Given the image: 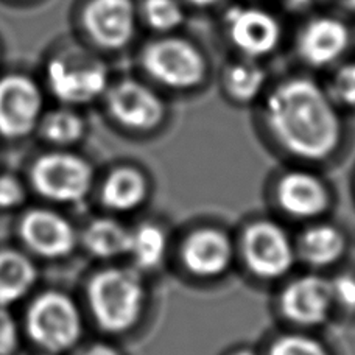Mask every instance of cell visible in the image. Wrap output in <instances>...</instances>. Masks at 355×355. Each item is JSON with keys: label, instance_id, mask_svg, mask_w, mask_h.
<instances>
[{"label": "cell", "instance_id": "obj_1", "mask_svg": "<svg viewBox=\"0 0 355 355\" xmlns=\"http://www.w3.org/2000/svg\"><path fill=\"white\" fill-rule=\"evenodd\" d=\"M265 119L282 147L304 159H324L340 144L338 114L327 94L309 78L279 85L266 98Z\"/></svg>", "mask_w": 355, "mask_h": 355}, {"label": "cell", "instance_id": "obj_2", "mask_svg": "<svg viewBox=\"0 0 355 355\" xmlns=\"http://www.w3.org/2000/svg\"><path fill=\"white\" fill-rule=\"evenodd\" d=\"M89 304L98 324L107 332L128 331L141 318L144 285L137 272L110 268L89 282Z\"/></svg>", "mask_w": 355, "mask_h": 355}, {"label": "cell", "instance_id": "obj_3", "mask_svg": "<svg viewBox=\"0 0 355 355\" xmlns=\"http://www.w3.org/2000/svg\"><path fill=\"white\" fill-rule=\"evenodd\" d=\"M142 66L161 85L172 89H192L206 77L205 55L182 37L167 36L142 50Z\"/></svg>", "mask_w": 355, "mask_h": 355}, {"label": "cell", "instance_id": "obj_4", "mask_svg": "<svg viewBox=\"0 0 355 355\" xmlns=\"http://www.w3.org/2000/svg\"><path fill=\"white\" fill-rule=\"evenodd\" d=\"M30 338L42 349L58 354L77 343L81 335V318L71 297L47 291L36 297L27 313Z\"/></svg>", "mask_w": 355, "mask_h": 355}, {"label": "cell", "instance_id": "obj_5", "mask_svg": "<svg viewBox=\"0 0 355 355\" xmlns=\"http://www.w3.org/2000/svg\"><path fill=\"white\" fill-rule=\"evenodd\" d=\"M31 184L49 200L75 202L83 200L91 190L92 168L78 156L46 155L31 167Z\"/></svg>", "mask_w": 355, "mask_h": 355}, {"label": "cell", "instance_id": "obj_6", "mask_svg": "<svg viewBox=\"0 0 355 355\" xmlns=\"http://www.w3.org/2000/svg\"><path fill=\"white\" fill-rule=\"evenodd\" d=\"M225 28L234 47L252 60L275 52L282 40L281 22L257 6H232L226 11Z\"/></svg>", "mask_w": 355, "mask_h": 355}, {"label": "cell", "instance_id": "obj_7", "mask_svg": "<svg viewBox=\"0 0 355 355\" xmlns=\"http://www.w3.org/2000/svg\"><path fill=\"white\" fill-rule=\"evenodd\" d=\"M52 91L67 103H86L97 98L107 85V69L91 56L73 55L49 66Z\"/></svg>", "mask_w": 355, "mask_h": 355}, {"label": "cell", "instance_id": "obj_8", "mask_svg": "<svg viewBox=\"0 0 355 355\" xmlns=\"http://www.w3.org/2000/svg\"><path fill=\"white\" fill-rule=\"evenodd\" d=\"M243 256L250 270L266 279L284 276L295 261V252L287 234L268 221L252 225L246 231Z\"/></svg>", "mask_w": 355, "mask_h": 355}, {"label": "cell", "instance_id": "obj_9", "mask_svg": "<svg viewBox=\"0 0 355 355\" xmlns=\"http://www.w3.org/2000/svg\"><path fill=\"white\" fill-rule=\"evenodd\" d=\"M41 106V92L30 78L10 75L0 80V135L8 139L30 135Z\"/></svg>", "mask_w": 355, "mask_h": 355}, {"label": "cell", "instance_id": "obj_10", "mask_svg": "<svg viewBox=\"0 0 355 355\" xmlns=\"http://www.w3.org/2000/svg\"><path fill=\"white\" fill-rule=\"evenodd\" d=\"M89 35L106 49H122L135 40L137 10L132 0H92L85 12Z\"/></svg>", "mask_w": 355, "mask_h": 355}, {"label": "cell", "instance_id": "obj_11", "mask_svg": "<svg viewBox=\"0 0 355 355\" xmlns=\"http://www.w3.org/2000/svg\"><path fill=\"white\" fill-rule=\"evenodd\" d=\"M112 117L132 130H151L166 116L159 95L135 80L120 81L107 95Z\"/></svg>", "mask_w": 355, "mask_h": 355}, {"label": "cell", "instance_id": "obj_12", "mask_svg": "<svg viewBox=\"0 0 355 355\" xmlns=\"http://www.w3.org/2000/svg\"><path fill=\"white\" fill-rule=\"evenodd\" d=\"M19 232L28 250L47 259L71 254L77 242L71 223L61 215L46 209H35L25 215Z\"/></svg>", "mask_w": 355, "mask_h": 355}, {"label": "cell", "instance_id": "obj_13", "mask_svg": "<svg viewBox=\"0 0 355 355\" xmlns=\"http://www.w3.org/2000/svg\"><path fill=\"white\" fill-rule=\"evenodd\" d=\"M349 44L351 31L343 21L332 16H321L312 19L301 30L297 52L307 64L324 67L340 60Z\"/></svg>", "mask_w": 355, "mask_h": 355}, {"label": "cell", "instance_id": "obj_14", "mask_svg": "<svg viewBox=\"0 0 355 355\" xmlns=\"http://www.w3.org/2000/svg\"><path fill=\"white\" fill-rule=\"evenodd\" d=\"M332 304L331 282L318 276L296 279L282 295L285 316L302 326H316L324 322Z\"/></svg>", "mask_w": 355, "mask_h": 355}, {"label": "cell", "instance_id": "obj_15", "mask_svg": "<svg viewBox=\"0 0 355 355\" xmlns=\"http://www.w3.org/2000/svg\"><path fill=\"white\" fill-rule=\"evenodd\" d=\"M182 259L196 276H218L231 263L232 246L230 239L220 231L202 230L189 237L184 245Z\"/></svg>", "mask_w": 355, "mask_h": 355}, {"label": "cell", "instance_id": "obj_16", "mask_svg": "<svg viewBox=\"0 0 355 355\" xmlns=\"http://www.w3.org/2000/svg\"><path fill=\"white\" fill-rule=\"evenodd\" d=\"M281 206L293 217L312 218L329 206V193L318 178L304 172L285 175L277 187Z\"/></svg>", "mask_w": 355, "mask_h": 355}, {"label": "cell", "instance_id": "obj_17", "mask_svg": "<svg viewBox=\"0 0 355 355\" xmlns=\"http://www.w3.org/2000/svg\"><path fill=\"white\" fill-rule=\"evenodd\" d=\"M33 262L22 252L0 251V306L5 307L27 293L36 282Z\"/></svg>", "mask_w": 355, "mask_h": 355}, {"label": "cell", "instance_id": "obj_18", "mask_svg": "<svg viewBox=\"0 0 355 355\" xmlns=\"http://www.w3.org/2000/svg\"><path fill=\"white\" fill-rule=\"evenodd\" d=\"M147 182L135 168H119L107 178L101 198L114 211H131L144 201Z\"/></svg>", "mask_w": 355, "mask_h": 355}, {"label": "cell", "instance_id": "obj_19", "mask_svg": "<svg viewBox=\"0 0 355 355\" xmlns=\"http://www.w3.org/2000/svg\"><path fill=\"white\" fill-rule=\"evenodd\" d=\"M130 236L125 227L111 218H100L87 226L83 236L85 246L94 256L101 259L117 257L128 252Z\"/></svg>", "mask_w": 355, "mask_h": 355}, {"label": "cell", "instance_id": "obj_20", "mask_svg": "<svg viewBox=\"0 0 355 355\" xmlns=\"http://www.w3.org/2000/svg\"><path fill=\"white\" fill-rule=\"evenodd\" d=\"M345 237L337 227L318 225L304 234L301 239V252L306 261L313 265H331L343 256Z\"/></svg>", "mask_w": 355, "mask_h": 355}, {"label": "cell", "instance_id": "obj_21", "mask_svg": "<svg viewBox=\"0 0 355 355\" xmlns=\"http://www.w3.org/2000/svg\"><path fill=\"white\" fill-rule=\"evenodd\" d=\"M266 83L265 69L248 58L234 62L225 72V86L234 98L240 101L254 100Z\"/></svg>", "mask_w": 355, "mask_h": 355}, {"label": "cell", "instance_id": "obj_22", "mask_svg": "<svg viewBox=\"0 0 355 355\" xmlns=\"http://www.w3.org/2000/svg\"><path fill=\"white\" fill-rule=\"evenodd\" d=\"M166 234L155 225H144L131 232L128 252L135 259L139 268L153 270L166 256Z\"/></svg>", "mask_w": 355, "mask_h": 355}, {"label": "cell", "instance_id": "obj_23", "mask_svg": "<svg viewBox=\"0 0 355 355\" xmlns=\"http://www.w3.org/2000/svg\"><path fill=\"white\" fill-rule=\"evenodd\" d=\"M85 125L77 114L71 111H53L44 119L42 135L50 142L67 145L77 142L83 136Z\"/></svg>", "mask_w": 355, "mask_h": 355}, {"label": "cell", "instance_id": "obj_24", "mask_svg": "<svg viewBox=\"0 0 355 355\" xmlns=\"http://www.w3.org/2000/svg\"><path fill=\"white\" fill-rule=\"evenodd\" d=\"M142 11L150 27L161 33L180 28L186 19V12L178 0H145Z\"/></svg>", "mask_w": 355, "mask_h": 355}, {"label": "cell", "instance_id": "obj_25", "mask_svg": "<svg viewBox=\"0 0 355 355\" xmlns=\"http://www.w3.org/2000/svg\"><path fill=\"white\" fill-rule=\"evenodd\" d=\"M270 355H327V352L322 345L313 338L288 335L272 345Z\"/></svg>", "mask_w": 355, "mask_h": 355}, {"label": "cell", "instance_id": "obj_26", "mask_svg": "<svg viewBox=\"0 0 355 355\" xmlns=\"http://www.w3.org/2000/svg\"><path fill=\"white\" fill-rule=\"evenodd\" d=\"M332 94L340 103L355 106V61L343 64L335 72L332 78Z\"/></svg>", "mask_w": 355, "mask_h": 355}, {"label": "cell", "instance_id": "obj_27", "mask_svg": "<svg viewBox=\"0 0 355 355\" xmlns=\"http://www.w3.org/2000/svg\"><path fill=\"white\" fill-rule=\"evenodd\" d=\"M25 198V190L22 184L15 176H0V207L10 209L22 205Z\"/></svg>", "mask_w": 355, "mask_h": 355}, {"label": "cell", "instance_id": "obj_28", "mask_svg": "<svg viewBox=\"0 0 355 355\" xmlns=\"http://www.w3.org/2000/svg\"><path fill=\"white\" fill-rule=\"evenodd\" d=\"M17 347V327L8 310L0 306V355H11Z\"/></svg>", "mask_w": 355, "mask_h": 355}, {"label": "cell", "instance_id": "obj_29", "mask_svg": "<svg viewBox=\"0 0 355 355\" xmlns=\"http://www.w3.org/2000/svg\"><path fill=\"white\" fill-rule=\"evenodd\" d=\"M334 302L346 309H355V277L351 275H341L331 282Z\"/></svg>", "mask_w": 355, "mask_h": 355}, {"label": "cell", "instance_id": "obj_30", "mask_svg": "<svg viewBox=\"0 0 355 355\" xmlns=\"http://www.w3.org/2000/svg\"><path fill=\"white\" fill-rule=\"evenodd\" d=\"M80 355H119V354L116 352V349H112L110 346L95 345L89 347V349H86L85 352H81Z\"/></svg>", "mask_w": 355, "mask_h": 355}, {"label": "cell", "instance_id": "obj_31", "mask_svg": "<svg viewBox=\"0 0 355 355\" xmlns=\"http://www.w3.org/2000/svg\"><path fill=\"white\" fill-rule=\"evenodd\" d=\"M315 2H320V0H287V3L290 6H293V8H306V6Z\"/></svg>", "mask_w": 355, "mask_h": 355}, {"label": "cell", "instance_id": "obj_32", "mask_svg": "<svg viewBox=\"0 0 355 355\" xmlns=\"http://www.w3.org/2000/svg\"><path fill=\"white\" fill-rule=\"evenodd\" d=\"M189 2H192L196 6H212L215 3H218L220 0H189Z\"/></svg>", "mask_w": 355, "mask_h": 355}, {"label": "cell", "instance_id": "obj_33", "mask_svg": "<svg viewBox=\"0 0 355 355\" xmlns=\"http://www.w3.org/2000/svg\"><path fill=\"white\" fill-rule=\"evenodd\" d=\"M341 2H343V5L346 6V8L355 10V0H341Z\"/></svg>", "mask_w": 355, "mask_h": 355}, {"label": "cell", "instance_id": "obj_34", "mask_svg": "<svg viewBox=\"0 0 355 355\" xmlns=\"http://www.w3.org/2000/svg\"><path fill=\"white\" fill-rule=\"evenodd\" d=\"M236 355H254V354H250V352H240V354H236Z\"/></svg>", "mask_w": 355, "mask_h": 355}]
</instances>
